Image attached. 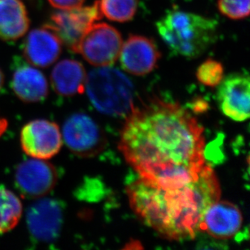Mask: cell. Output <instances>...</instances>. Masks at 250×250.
<instances>
[{
	"instance_id": "obj_1",
	"label": "cell",
	"mask_w": 250,
	"mask_h": 250,
	"mask_svg": "<svg viewBox=\"0 0 250 250\" xmlns=\"http://www.w3.org/2000/svg\"><path fill=\"white\" fill-rule=\"evenodd\" d=\"M119 148L141 179L162 189L195 181L207 166L202 125L179 104L161 100L133 109Z\"/></svg>"
},
{
	"instance_id": "obj_2",
	"label": "cell",
	"mask_w": 250,
	"mask_h": 250,
	"mask_svg": "<svg viewBox=\"0 0 250 250\" xmlns=\"http://www.w3.org/2000/svg\"><path fill=\"white\" fill-rule=\"evenodd\" d=\"M215 172L206 166L195 181L162 189L139 178L127 188L130 207L144 224L172 241L190 240L201 231L206 210L220 199Z\"/></svg>"
},
{
	"instance_id": "obj_3",
	"label": "cell",
	"mask_w": 250,
	"mask_h": 250,
	"mask_svg": "<svg viewBox=\"0 0 250 250\" xmlns=\"http://www.w3.org/2000/svg\"><path fill=\"white\" fill-rule=\"evenodd\" d=\"M158 33L172 55L195 59L217 38V22L182 10H168L156 23Z\"/></svg>"
},
{
	"instance_id": "obj_4",
	"label": "cell",
	"mask_w": 250,
	"mask_h": 250,
	"mask_svg": "<svg viewBox=\"0 0 250 250\" xmlns=\"http://www.w3.org/2000/svg\"><path fill=\"white\" fill-rule=\"evenodd\" d=\"M85 89L93 106L103 114L127 117L134 109V85L118 69L99 66L90 71Z\"/></svg>"
},
{
	"instance_id": "obj_5",
	"label": "cell",
	"mask_w": 250,
	"mask_h": 250,
	"mask_svg": "<svg viewBox=\"0 0 250 250\" xmlns=\"http://www.w3.org/2000/svg\"><path fill=\"white\" fill-rule=\"evenodd\" d=\"M122 45L123 38L114 27L95 23L81 38L74 52L81 54L94 66H111L117 61Z\"/></svg>"
},
{
	"instance_id": "obj_6",
	"label": "cell",
	"mask_w": 250,
	"mask_h": 250,
	"mask_svg": "<svg viewBox=\"0 0 250 250\" xmlns=\"http://www.w3.org/2000/svg\"><path fill=\"white\" fill-rule=\"evenodd\" d=\"M62 141L79 156L92 157L101 153L106 139L99 125L86 113H74L63 124Z\"/></svg>"
},
{
	"instance_id": "obj_7",
	"label": "cell",
	"mask_w": 250,
	"mask_h": 250,
	"mask_svg": "<svg viewBox=\"0 0 250 250\" xmlns=\"http://www.w3.org/2000/svg\"><path fill=\"white\" fill-rule=\"evenodd\" d=\"M102 17L97 1L89 7L60 10L51 16L46 24L55 31L62 43L74 51L85 33Z\"/></svg>"
},
{
	"instance_id": "obj_8",
	"label": "cell",
	"mask_w": 250,
	"mask_h": 250,
	"mask_svg": "<svg viewBox=\"0 0 250 250\" xmlns=\"http://www.w3.org/2000/svg\"><path fill=\"white\" fill-rule=\"evenodd\" d=\"M20 141L24 153L32 158L45 161L56 156L62 145L59 125L45 119H36L25 124L21 131Z\"/></svg>"
},
{
	"instance_id": "obj_9",
	"label": "cell",
	"mask_w": 250,
	"mask_h": 250,
	"mask_svg": "<svg viewBox=\"0 0 250 250\" xmlns=\"http://www.w3.org/2000/svg\"><path fill=\"white\" fill-rule=\"evenodd\" d=\"M63 207L54 198H41L29 206L26 223L31 236L38 242L50 243L61 232Z\"/></svg>"
},
{
	"instance_id": "obj_10",
	"label": "cell",
	"mask_w": 250,
	"mask_h": 250,
	"mask_svg": "<svg viewBox=\"0 0 250 250\" xmlns=\"http://www.w3.org/2000/svg\"><path fill=\"white\" fill-rule=\"evenodd\" d=\"M58 172L45 160L32 158L20 164L15 172V184L24 198H40L56 186Z\"/></svg>"
},
{
	"instance_id": "obj_11",
	"label": "cell",
	"mask_w": 250,
	"mask_h": 250,
	"mask_svg": "<svg viewBox=\"0 0 250 250\" xmlns=\"http://www.w3.org/2000/svg\"><path fill=\"white\" fill-rule=\"evenodd\" d=\"M218 102L224 115L236 122L250 118V76L245 72L229 75L218 85Z\"/></svg>"
},
{
	"instance_id": "obj_12",
	"label": "cell",
	"mask_w": 250,
	"mask_h": 250,
	"mask_svg": "<svg viewBox=\"0 0 250 250\" xmlns=\"http://www.w3.org/2000/svg\"><path fill=\"white\" fill-rule=\"evenodd\" d=\"M121 65L134 76H146L156 68L161 54L156 43L144 36L131 35L121 48Z\"/></svg>"
},
{
	"instance_id": "obj_13",
	"label": "cell",
	"mask_w": 250,
	"mask_h": 250,
	"mask_svg": "<svg viewBox=\"0 0 250 250\" xmlns=\"http://www.w3.org/2000/svg\"><path fill=\"white\" fill-rule=\"evenodd\" d=\"M243 224V215L233 203L216 201L206 210L201 223V231L220 240L232 238Z\"/></svg>"
},
{
	"instance_id": "obj_14",
	"label": "cell",
	"mask_w": 250,
	"mask_h": 250,
	"mask_svg": "<svg viewBox=\"0 0 250 250\" xmlns=\"http://www.w3.org/2000/svg\"><path fill=\"white\" fill-rule=\"evenodd\" d=\"M62 44L55 31L45 24L28 33L23 46L24 58L33 66L48 67L61 55Z\"/></svg>"
},
{
	"instance_id": "obj_15",
	"label": "cell",
	"mask_w": 250,
	"mask_h": 250,
	"mask_svg": "<svg viewBox=\"0 0 250 250\" xmlns=\"http://www.w3.org/2000/svg\"><path fill=\"white\" fill-rule=\"evenodd\" d=\"M11 87L17 97L25 103L42 102L49 92L48 81L44 74L26 63L17 65L15 68Z\"/></svg>"
},
{
	"instance_id": "obj_16",
	"label": "cell",
	"mask_w": 250,
	"mask_h": 250,
	"mask_svg": "<svg viewBox=\"0 0 250 250\" xmlns=\"http://www.w3.org/2000/svg\"><path fill=\"white\" fill-rule=\"evenodd\" d=\"M86 79L83 64L73 59H64L54 67L50 80L56 93L62 97H73L83 92Z\"/></svg>"
},
{
	"instance_id": "obj_17",
	"label": "cell",
	"mask_w": 250,
	"mask_h": 250,
	"mask_svg": "<svg viewBox=\"0 0 250 250\" xmlns=\"http://www.w3.org/2000/svg\"><path fill=\"white\" fill-rule=\"evenodd\" d=\"M26 7L21 0H0V38L16 41L29 28Z\"/></svg>"
},
{
	"instance_id": "obj_18",
	"label": "cell",
	"mask_w": 250,
	"mask_h": 250,
	"mask_svg": "<svg viewBox=\"0 0 250 250\" xmlns=\"http://www.w3.org/2000/svg\"><path fill=\"white\" fill-rule=\"evenodd\" d=\"M23 213L21 201L9 189L0 187V234L7 233L19 224Z\"/></svg>"
},
{
	"instance_id": "obj_19",
	"label": "cell",
	"mask_w": 250,
	"mask_h": 250,
	"mask_svg": "<svg viewBox=\"0 0 250 250\" xmlns=\"http://www.w3.org/2000/svg\"><path fill=\"white\" fill-rule=\"evenodd\" d=\"M102 16L112 21H130L137 12L139 0H100L98 1Z\"/></svg>"
},
{
	"instance_id": "obj_20",
	"label": "cell",
	"mask_w": 250,
	"mask_h": 250,
	"mask_svg": "<svg viewBox=\"0 0 250 250\" xmlns=\"http://www.w3.org/2000/svg\"><path fill=\"white\" fill-rule=\"evenodd\" d=\"M224 66L220 62L208 59L198 66L196 77L206 86L216 87L224 80Z\"/></svg>"
},
{
	"instance_id": "obj_21",
	"label": "cell",
	"mask_w": 250,
	"mask_h": 250,
	"mask_svg": "<svg viewBox=\"0 0 250 250\" xmlns=\"http://www.w3.org/2000/svg\"><path fill=\"white\" fill-rule=\"evenodd\" d=\"M218 7L230 19H245L250 15V0H219Z\"/></svg>"
},
{
	"instance_id": "obj_22",
	"label": "cell",
	"mask_w": 250,
	"mask_h": 250,
	"mask_svg": "<svg viewBox=\"0 0 250 250\" xmlns=\"http://www.w3.org/2000/svg\"><path fill=\"white\" fill-rule=\"evenodd\" d=\"M85 0H49L50 4L57 9H71L81 7Z\"/></svg>"
},
{
	"instance_id": "obj_23",
	"label": "cell",
	"mask_w": 250,
	"mask_h": 250,
	"mask_svg": "<svg viewBox=\"0 0 250 250\" xmlns=\"http://www.w3.org/2000/svg\"><path fill=\"white\" fill-rule=\"evenodd\" d=\"M7 125H8L7 121L5 118L0 117V137L4 134L5 131L7 130Z\"/></svg>"
},
{
	"instance_id": "obj_24",
	"label": "cell",
	"mask_w": 250,
	"mask_h": 250,
	"mask_svg": "<svg viewBox=\"0 0 250 250\" xmlns=\"http://www.w3.org/2000/svg\"><path fill=\"white\" fill-rule=\"evenodd\" d=\"M3 83H4V76H3L2 71L0 70V90L2 88Z\"/></svg>"
}]
</instances>
